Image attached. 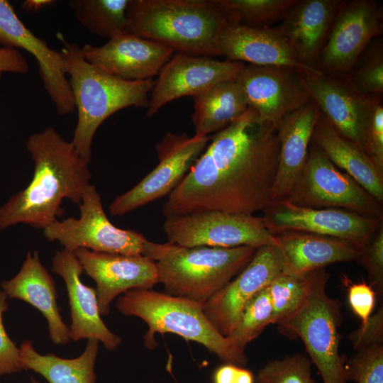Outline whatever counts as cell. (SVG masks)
<instances>
[{
  "mask_svg": "<svg viewBox=\"0 0 383 383\" xmlns=\"http://www.w3.org/2000/svg\"><path fill=\"white\" fill-rule=\"evenodd\" d=\"M162 206L165 217L204 211L254 214L271 203L278 127L248 108L216 132Z\"/></svg>",
  "mask_w": 383,
  "mask_h": 383,
  "instance_id": "1",
  "label": "cell"
},
{
  "mask_svg": "<svg viewBox=\"0 0 383 383\" xmlns=\"http://www.w3.org/2000/svg\"><path fill=\"white\" fill-rule=\"evenodd\" d=\"M26 147L35 164L33 177L0 207V231L21 223L43 230L64 214V199L79 205L90 184L89 162L54 128L30 135Z\"/></svg>",
  "mask_w": 383,
  "mask_h": 383,
  "instance_id": "2",
  "label": "cell"
},
{
  "mask_svg": "<svg viewBox=\"0 0 383 383\" xmlns=\"http://www.w3.org/2000/svg\"><path fill=\"white\" fill-rule=\"evenodd\" d=\"M128 32L174 52L218 56L219 36L228 23L213 0H129Z\"/></svg>",
  "mask_w": 383,
  "mask_h": 383,
  "instance_id": "3",
  "label": "cell"
},
{
  "mask_svg": "<svg viewBox=\"0 0 383 383\" xmlns=\"http://www.w3.org/2000/svg\"><path fill=\"white\" fill-rule=\"evenodd\" d=\"M62 43L60 52L77 111L72 143L89 162L93 138L99 126L122 109L148 108L154 82L127 81L113 77L87 62L78 45L65 40Z\"/></svg>",
  "mask_w": 383,
  "mask_h": 383,
  "instance_id": "4",
  "label": "cell"
},
{
  "mask_svg": "<svg viewBox=\"0 0 383 383\" xmlns=\"http://www.w3.org/2000/svg\"><path fill=\"white\" fill-rule=\"evenodd\" d=\"M116 308L126 316L142 319L148 326L143 335L145 348L157 346L155 334L178 335L204 345L224 363L247 365L245 350L223 336L203 312V304L148 289H133L120 295Z\"/></svg>",
  "mask_w": 383,
  "mask_h": 383,
  "instance_id": "5",
  "label": "cell"
},
{
  "mask_svg": "<svg viewBox=\"0 0 383 383\" xmlns=\"http://www.w3.org/2000/svg\"><path fill=\"white\" fill-rule=\"evenodd\" d=\"M256 249L184 247L148 240L143 256L155 261L159 283L167 294L204 304L248 264Z\"/></svg>",
  "mask_w": 383,
  "mask_h": 383,
  "instance_id": "6",
  "label": "cell"
},
{
  "mask_svg": "<svg viewBox=\"0 0 383 383\" xmlns=\"http://www.w3.org/2000/svg\"><path fill=\"white\" fill-rule=\"evenodd\" d=\"M329 277L325 268L309 272L302 303L277 324L282 333L301 338L323 383H346V358L339 353L341 304L327 294Z\"/></svg>",
  "mask_w": 383,
  "mask_h": 383,
  "instance_id": "7",
  "label": "cell"
},
{
  "mask_svg": "<svg viewBox=\"0 0 383 383\" xmlns=\"http://www.w3.org/2000/svg\"><path fill=\"white\" fill-rule=\"evenodd\" d=\"M302 207L341 209L382 219V204L311 142L305 165L287 199Z\"/></svg>",
  "mask_w": 383,
  "mask_h": 383,
  "instance_id": "8",
  "label": "cell"
},
{
  "mask_svg": "<svg viewBox=\"0 0 383 383\" xmlns=\"http://www.w3.org/2000/svg\"><path fill=\"white\" fill-rule=\"evenodd\" d=\"M80 217L55 221L43 229L46 239L65 250L85 248L94 252L143 256L148 240L141 233L116 227L106 216L101 196L89 184L79 204Z\"/></svg>",
  "mask_w": 383,
  "mask_h": 383,
  "instance_id": "9",
  "label": "cell"
},
{
  "mask_svg": "<svg viewBox=\"0 0 383 383\" xmlns=\"http://www.w3.org/2000/svg\"><path fill=\"white\" fill-rule=\"evenodd\" d=\"M163 230L168 243L184 247L274 245L262 216L254 214L211 210L170 216L165 217Z\"/></svg>",
  "mask_w": 383,
  "mask_h": 383,
  "instance_id": "10",
  "label": "cell"
},
{
  "mask_svg": "<svg viewBox=\"0 0 383 383\" xmlns=\"http://www.w3.org/2000/svg\"><path fill=\"white\" fill-rule=\"evenodd\" d=\"M209 136L168 133L156 144L158 165L132 189L109 206L113 216H122L169 195L182 182L208 145Z\"/></svg>",
  "mask_w": 383,
  "mask_h": 383,
  "instance_id": "11",
  "label": "cell"
},
{
  "mask_svg": "<svg viewBox=\"0 0 383 383\" xmlns=\"http://www.w3.org/2000/svg\"><path fill=\"white\" fill-rule=\"evenodd\" d=\"M382 30L383 9L379 2L345 1L321 50L319 71L330 76H347L369 43Z\"/></svg>",
  "mask_w": 383,
  "mask_h": 383,
  "instance_id": "12",
  "label": "cell"
},
{
  "mask_svg": "<svg viewBox=\"0 0 383 383\" xmlns=\"http://www.w3.org/2000/svg\"><path fill=\"white\" fill-rule=\"evenodd\" d=\"M248 106L260 118L279 126L287 115L312 99L302 70L287 66L244 65L235 78Z\"/></svg>",
  "mask_w": 383,
  "mask_h": 383,
  "instance_id": "13",
  "label": "cell"
},
{
  "mask_svg": "<svg viewBox=\"0 0 383 383\" xmlns=\"http://www.w3.org/2000/svg\"><path fill=\"white\" fill-rule=\"evenodd\" d=\"M262 216L273 234L296 231L349 241L361 248L382 219L365 216L341 209H313L287 200L271 203Z\"/></svg>",
  "mask_w": 383,
  "mask_h": 383,
  "instance_id": "14",
  "label": "cell"
},
{
  "mask_svg": "<svg viewBox=\"0 0 383 383\" xmlns=\"http://www.w3.org/2000/svg\"><path fill=\"white\" fill-rule=\"evenodd\" d=\"M311 99L326 121L343 137L363 151L364 139L374 104L380 96H365L355 91L346 76L302 70Z\"/></svg>",
  "mask_w": 383,
  "mask_h": 383,
  "instance_id": "15",
  "label": "cell"
},
{
  "mask_svg": "<svg viewBox=\"0 0 383 383\" xmlns=\"http://www.w3.org/2000/svg\"><path fill=\"white\" fill-rule=\"evenodd\" d=\"M282 271V258L274 245L256 249L248 264L203 304V312L218 331L229 337L246 303Z\"/></svg>",
  "mask_w": 383,
  "mask_h": 383,
  "instance_id": "16",
  "label": "cell"
},
{
  "mask_svg": "<svg viewBox=\"0 0 383 383\" xmlns=\"http://www.w3.org/2000/svg\"><path fill=\"white\" fill-rule=\"evenodd\" d=\"M237 61L175 52L158 74L150 92L146 116L179 98L192 97L223 81L235 79L244 66Z\"/></svg>",
  "mask_w": 383,
  "mask_h": 383,
  "instance_id": "17",
  "label": "cell"
},
{
  "mask_svg": "<svg viewBox=\"0 0 383 383\" xmlns=\"http://www.w3.org/2000/svg\"><path fill=\"white\" fill-rule=\"evenodd\" d=\"M73 252L84 272L96 282L101 316L108 315L111 302L126 292L151 289L159 283L157 264L146 257L99 252L85 248Z\"/></svg>",
  "mask_w": 383,
  "mask_h": 383,
  "instance_id": "18",
  "label": "cell"
},
{
  "mask_svg": "<svg viewBox=\"0 0 383 383\" xmlns=\"http://www.w3.org/2000/svg\"><path fill=\"white\" fill-rule=\"evenodd\" d=\"M90 64L116 78L144 81L158 75L174 52L157 42L126 32L101 46L81 48Z\"/></svg>",
  "mask_w": 383,
  "mask_h": 383,
  "instance_id": "19",
  "label": "cell"
},
{
  "mask_svg": "<svg viewBox=\"0 0 383 383\" xmlns=\"http://www.w3.org/2000/svg\"><path fill=\"white\" fill-rule=\"evenodd\" d=\"M0 44L23 49L35 58L44 88L60 115L75 111L60 52L51 49L45 41L35 35L18 18L6 0H0Z\"/></svg>",
  "mask_w": 383,
  "mask_h": 383,
  "instance_id": "20",
  "label": "cell"
},
{
  "mask_svg": "<svg viewBox=\"0 0 383 383\" xmlns=\"http://www.w3.org/2000/svg\"><path fill=\"white\" fill-rule=\"evenodd\" d=\"M51 270L63 279L66 286L70 309V340L95 339L109 350L116 349L122 338L102 320L96 291L81 280L84 270L74 252L65 249L57 251Z\"/></svg>",
  "mask_w": 383,
  "mask_h": 383,
  "instance_id": "21",
  "label": "cell"
},
{
  "mask_svg": "<svg viewBox=\"0 0 383 383\" xmlns=\"http://www.w3.org/2000/svg\"><path fill=\"white\" fill-rule=\"evenodd\" d=\"M344 0H297L277 30L308 70L320 72L319 59Z\"/></svg>",
  "mask_w": 383,
  "mask_h": 383,
  "instance_id": "22",
  "label": "cell"
},
{
  "mask_svg": "<svg viewBox=\"0 0 383 383\" xmlns=\"http://www.w3.org/2000/svg\"><path fill=\"white\" fill-rule=\"evenodd\" d=\"M282 258V272L303 276L336 262L357 261L360 248L339 238L296 231L273 233Z\"/></svg>",
  "mask_w": 383,
  "mask_h": 383,
  "instance_id": "23",
  "label": "cell"
},
{
  "mask_svg": "<svg viewBox=\"0 0 383 383\" xmlns=\"http://www.w3.org/2000/svg\"><path fill=\"white\" fill-rule=\"evenodd\" d=\"M217 48L218 56H224L230 61L308 70L276 27L251 28L228 24L219 36Z\"/></svg>",
  "mask_w": 383,
  "mask_h": 383,
  "instance_id": "24",
  "label": "cell"
},
{
  "mask_svg": "<svg viewBox=\"0 0 383 383\" xmlns=\"http://www.w3.org/2000/svg\"><path fill=\"white\" fill-rule=\"evenodd\" d=\"M0 286L8 297L23 301L43 314L53 343L65 345L69 343L70 330L60 314L55 281L41 263L38 252H28L17 274L1 282Z\"/></svg>",
  "mask_w": 383,
  "mask_h": 383,
  "instance_id": "25",
  "label": "cell"
},
{
  "mask_svg": "<svg viewBox=\"0 0 383 383\" xmlns=\"http://www.w3.org/2000/svg\"><path fill=\"white\" fill-rule=\"evenodd\" d=\"M320 114L316 104L311 100L279 123V164L272 189V203L288 199L305 165L313 128Z\"/></svg>",
  "mask_w": 383,
  "mask_h": 383,
  "instance_id": "26",
  "label": "cell"
},
{
  "mask_svg": "<svg viewBox=\"0 0 383 383\" xmlns=\"http://www.w3.org/2000/svg\"><path fill=\"white\" fill-rule=\"evenodd\" d=\"M311 142L382 204L383 174L356 143L341 135L321 113Z\"/></svg>",
  "mask_w": 383,
  "mask_h": 383,
  "instance_id": "27",
  "label": "cell"
},
{
  "mask_svg": "<svg viewBox=\"0 0 383 383\" xmlns=\"http://www.w3.org/2000/svg\"><path fill=\"white\" fill-rule=\"evenodd\" d=\"M99 344L97 340L89 339L79 356L67 359L52 353L41 355L31 340H25L19 348L21 367L40 374L49 383H96Z\"/></svg>",
  "mask_w": 383,
  "mask_h": 383,
  "instance_id": "28",
  "label": "cell"
},
{
  "mask_svg": "<svg viewBox=\"0 0 383 383\" xmlns=\"http://www.w3.org/2000/svg\"><path fill=\"white\" fill-rule=\"evenodd\" d=\"M193 99L192 121L197 136H208L219 131L249 108L235 79L217 83Z\"/></svg>",
  "mask_w": 383,
  "mask_h": 383,
  "instance_id": "29",
  "label": "cell"
},
{
  "mask_svg": "<svg viewBox=\"0 0 383 383\" xmlns=\"http://www.w3.org/2000/svg\"><path fill=\"white\" fill-rule=\"evenodd\" d=\"M129 0H71L77 21L89 32L109 40L128 32L126 9Z\"/></svg>",
  "mask_w": 383,
  "mask_h": 383,
  "instance_id": "30",
  "label": "cell"
},
{
  "mask_svg": "<svg viewBox=\"0 0 383 383\" xmlns=\"http://www.w3.org/2000/svg\"><path fill=\"white\" fill-rule=\"evenodd\" d=\"M297 0H213L228 25L271 27L284 18Z\"/></svg>",
  "mask_w": 383,
  "mask_h": 383,
  "instance_id": "31",
  "label": "cell"
},
{
  "mask_svg": "<svg viewBox=\"0 0 383 383\" xmlns=\"http://www.w3.org/2000/svg\"><path fill=\"white\" fill-rule=\"evenodd\" d=\"M272 313L267 285L246 303L233 331L228 338L238 348L245 350L246 345L272 323Z\"/></svg>",
  "mask_w": 383,
  "mask_h": 383,
  "instance_id": "32",
  "label": "cell"
},
{
  "mask_svg": "<svg viewBox=\"0 0 383 383\" xmlns=\"http://www.w3.org/2000/svg\"><path fill=\"white\" fill-rule=\"evenodd\" d=\"M353 89L365 96L383 93L382 38L372 40L346 76Z\"/></svg>",
  "mask_w": 383,
  "mask_h": 383,
  "instance_id": "33",
  "label": "cell"
},
{
  "mask_svg": "<svg viewBox=\"0 0 383 383\" xmlns=\"http://www.w3.org/2000/svg\"><path fill=\"white\" fill-rule=\"evenodd\" d=\"M308 274L296 276L281 272L269 284L273 309L272 324L292 314L301 305L307 292Z\"/></svg>",
  "mask_w": 383,
  "mask_h": 383,
  "instance_id": "34",
  "label": "cell"
},
{
  "mask_svg": "<svg viewBox=\"0 0 383 383\" xmlns=\"http://www.w3.org/2000/svg\"><path fill=\"white\" fill-rule=\"evenodd\" d=\"M309 357L296 353L268 361L259 370L256 383H316Z\"/></svg>",
  "mask_w": 383,
  "mask_h": 383,
  "instance_id": "35",
  "label": "cell"
},
{
  "mask_svg": "<svg viewBox=\"0 0 383 383\" xmlns=\"http://www.w3.org/2000/svg\"><path fill=\"white\" fill-rule=\"evenodd\" d=\"M345 382L383 383V345L355 350L344 364Z\"/></svg>",
  "mask_w": 383,
  "mask_h": 383,
  "instance_id": "36",
  "label": "cell"
},
{
  "mask_svg": "<svg viewBox=\"0 0 383 383\" xmlns=\"http://www.w3.org/2000/svg\"><path fill=\"white\" fill-rule=\"evenodd\" d=\"M359 262L365 269L369 284L376 295L382 299L383 296V223L360 248Z\"/></svg>",
  "mask_w": 383,
  "mask_h": 383,
  "instance_id": "37",
  "label": "cell"
},
{
  "mask_svg": "<svg viewBox=\"0 0 383 383\" xmlns=\"http://www.w3.org/2000/svg\"><path fill=\"white\" fill-rule=\"evenodd\" d=\"M364 152L383 174V104L382 96L377 99L366 130Z\"/></svg>",
  "mask_w": 383,
  "mask_h": 383,
  "instance_id": "38",
  "label": "cell"
},
{
  "mask_svg": "<svg viewBox=\"0 0 383 383\" xmlns=\"http://www.w3.org/2000/svg\"><path fill=\"white\" fill-rule=\"evenodd\" d=\"M7 295L0 289V376L22 370L20 364V350L6 332L3 314L9 304Z\"/></svg>",
  "mask_w": 383,
  "mask_h": 383,
  "instance_id": "39",
  "label": "cell"
},
{
  "mask_svg": "<svg viewBox=\"0 0 383 383\" xmlns=\"http://www.w3.org/2000/svg\"><path fill=\"white\" fill-rule=\"evenodd\" d=\"M349 340L355 350L383 345V306L371 315L367 321L350 333Z\"/></svg>",
  "mask_w": 383,
  "mask_h": 383,
  "instance_id": "40",
  "label": "cell"
},
{
  "mask_svg": "<svg viewBox=\"0 0 383 383\" xmlns=\"http://www.w3.org/2000/svg\"><path fill=\"white\" fill-rule=\"evenodd\" d=\"M348 301L353 311L365 323L374 310L376 293L365 281L348 285Z\"/></svg>",
  "mask_w": 383,
  "mask_h": 383,
  "instance_id": "41",
  "label": "cell"
},
{
  "mask_svg": "<svg viewBox=\"0 0 383 383\" xmlns=\"http://www.w3.org/2000/svg\"><path fill=\"white\" fill-rule=\"evenodd\" d=\"M253 373L233 364L224 363L218 367L212 374L213 383H255Z\"/></svg>",
  "mask_w": 383,
  "mask_h": 383,
  "instance_id": "42",
  "label": "cell"
},
{
  "mask_svg": "<svg viewBox=\"0 0 383 383\" xmlns=\"http://www.w3.org/2000/svg\"><path fill=\"white\" fill-rule=\"evenodd\" d=\"M28 63L16 49L0 48V77L4 72L25 74L28 71Z\"/></svg>",
  "mask_w": 383,
  "mask_h": 383,
  "instance_id": "43",
  "label": "cell"
},
{
  "mask_svg": "<svg viewBox=\"0 0 383 383\" xmlns=\"http://www.w3.org/2000/svg\"><path fill=\"white\" fill-rule=\"evenodd\" d=\"M50 0H28L23 3V7L28 11H37L39 9L52 3Z\"/></svg>",
  "mask_w": 383,
  "mask_h": 383,
  "instance_id": "44",
  "label": "cell"
},
{
  "mask_svg": "<svg viewBox=\"0 0 383 383\" xmlns=\"http://www.w3.org/2000/svg\"><path fill=\"white\" fill-rule=\"evenodd\" d=\"M30 383H41L33 377H30Z\"/></svg>",
  "mask_w": 383,
  "mask_h": 383,
  "instance_id": "45",
  "label": "cell"
}]
</instances>
